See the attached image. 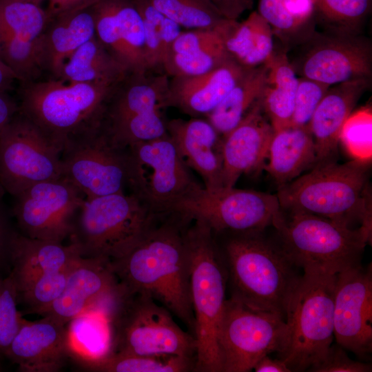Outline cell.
I'll return each mask as SVG.
<instances>
[{"label":"cell","mask_w":372,"mask_h":372,"mask_svg":"<svg viewBox=\"0 0 372 372\" xmlns=\"http://www.w3.org/2000/svg\"><path fill=\"white\" fill-rule=\"evenodd\" d=\"M169 78L152 71L129 72L115 85L101 127L112 145L125 149L167 134L162 110Z\"/></svg>","instance_id":"obj_10"},{"label":"cell","mask_w":372,"mask_h":372,"mask_svg":"<svg viewBox=\"0 0 372 372\" xmlns=\"http://www.w3.org/2000/svg\"><path fill=\"white\" fill-rule=\"evenodd\" d=\"M256 372H291L283 360L267 355L260 358L254 367Z\"/></svg>","instance_id":"obj_49"},{"label":"cell","mask_w":372,"mask_h":372,"mask_svg":"<svg viewBox=\"0 0 372 372\" xmlns=\"http://www.w3.org/2000/svg\"><path fill=\"white\" fill-rule=\"evenodd\" d=\"M48 21L41 4L0 0V60L19 83L41 79L38 48Z\"/></svg>","instance_id":"obj_18"},{"label":"cell","mask_w":372,"mask_h":372,"mask_svg":"<svg viewBox=\"0 0 372 372\" xmlns=\"http://www.w3.org/2000/svg\"><path fill=\"white\" fill-rule=\"evenodd\" d=\"M127 73L94 36L67 60L59 79L69 83L114 85Z\"/></svg>","instance_id":"obj_33"},{"label":"cell","mask_w":372,"mask_h":372,"mask_svg":"<svg viewBox=\"0 0 372 372\" xmlns=\"http://www.w3.org/2000/svg\"><path fill=\"white\" fill-rule=\"evenodd\" d=\"M371 50L367 42L349 36L326 39L305 55L301 73L329 86L345 81L369 79Z\"/></svg>","instance_id":"obj_23"},{"label":"cell","mask_w":372,"mask_h":372,"mask_svg":"<svg viewBox=\"0 0 372 372\" xmlns=\"http://www.w3.org/2000/svg\"><path fill=\"white\" fill-rule=\"evenodd\" d=\"M193 218L179 211L162 213L125 255L110 262L128 292L147 295L162 304L194 336L186 233Z\"/></svg>","instance_id":"obj_1"},{"label":"cell","mask_w":372,"mask_h":372,"mask_svg":"<svg viewBox=\"0 0 372 372\" xmlns=\"http://www.w3.org/2000/svg\"><path fill=\"white\" fill-rule=\"evenodd\" d=\"M18 293L10 275L0 276V358L6 353L18 332L23 318L17 309Z\"/></svg>","instance_id":"obj_40"},{"label":"cell","mask_w":372,"mask_h":372,"mask_svg":"<svg viewBox=\"0 0 372 372\" xmlns=\"http://www.w3.org/2000/svg\"><path fill=\"white\" fill-rule=\"evenodd\" d=\"M181 31L174 41L163 65L169 77L196 76L209 72L231 56L220 26Z\"/></svg>","instance_id":"obj_29"},{"label":"cell","mask_w":372,"mask_h":372,"mask_svg":"<svg viewBox=\"0 0 372 372\" xmlns=\"http://www.w3.org/2000/svg\"><path fill=\"white\" fill-rule=\"evenodd\" d=\"M48 4L45 9L48 19L59 14L88 8L99 0H48Z\"/></svg>","instance_id":"obj_47"},{"label":"cell","mask_w":372,"mask_h":372,"mask_svg":"<svg viewBox=\"0 0 372 372\" xmlns=\"http://www.w3.org/2000/svg\"><path fill=\"white\" fill-rule=\"evenodd\" d=\"M167 132L186 165L201 177L205 189L223 187L222 136L208 120H167Z\"/></svg>","instance_id":"obj_25"},{"label":"cell","mask_w":372,"mask_h":372,"mask_svg":"<svg viewBox=\"0 0 372 372\" xmlns=\"http://www.w3.org/2000/svg\"><path fill=\"white\" fill-rule=\"evenodd\" d=\"M287 333L282 315L227 299L217 332L221 372L251 371L263 356L283 351Z\"/></svg>","instance_id":"obj_12"},{"label":"cell","mask_w":372,"mask_h":372,"mask_svg":"<svg viewBox=\"0 0 372 372\" xmlns=\"http://www.w3.org/2000/svg\"><path fill=\"white\" fill-rule=\"evenodd\" d=\"M105 318L110 334V353L196 358L195 337L175 322L168 309L147 295L130 293L123 288Z\"/></svg>","instance_id":"obj_9"},{"label":"cell","mask_w":372,"mask_h":372,"mask_svg":"<svg viewBox=\"0 0 372 372\" xmlns=\"http://www.w3.org/2000/svg\"><path fill=\"white\" fill-rule=\"evenodd\" d=\"M121 291L110 262L80 256L61 296L40 315L65 325L86 311L103 315Z\"/></svg>","instance_id":"obj_19"},{"label":"cell","mask_w":372,"mask_h":372,"mask_svg":"<svg viewBox=\"0 0 372 372\" xmlns=\"http://www.w3.org/2000/svg\"><path fill=\"white\" fill-rule=\"evenodd\" d=\"M336 276L305 271L290 296L285 314L287 340L278 357L291 371H308L332 344Z\"/></svg>","instance_id":"obj_8"},{"label":"cell","mask_w":372,"mask_h":372,"mask_svg":"<svg viewBox=\"0 0 372 372\" xmlns=\"http://www.w3.org/2000/svg\"><path fill=\"white\" fill-rule=\"evenodd\" d=\"M267 72V62L249 68L221 103L205 116L221 136L233 130L260 99Z\"/></svg>","instance_id":"obj_34"},{"label":"cell","mask_w":372,"mask_h":372,"mask_svg":"<svg viewBox=\"0 0 372 372\" xmlns=\"http://www.w3.org/2000/svg\"><path fill=\"white\" fill-rule=\"evenodd\" d=\"M267 64V82L260 100L275 132L291 125L298 78L285 54L273 53Z\"/></svg>","instance_id":"obj_32"},{"label":"cell","mask_w":372,"mask_h":372,"mask_svg":"<svg viewBox=\"0 0 372 372\" xmlns=\"http://www.w3.org/2000/svg\"><path fill=\"white\" fill-rule=\"evenodd\" d=\"M20 1H30V2L41 4L44 0H20Z\"/></svg>","instance_id":"obj_52"},{"label":"cell","mask_w":372,"mask_h":372,"mask_svg":"<svg viewBox=\"0 0 372 372\" xmlns=\"http://www.w3.org/2000/svg\"><path fill=\"white\" fill-rule=\"evenodd\" d=\"M18 111V103L8 92H0V132Z\"/></svg>","instance_id":"obj_48"},{"label":"cell","mask_w":372,"mask_h":372,"mask_svg":"<svg viewBox=\"0 0 372 372\" xmlns=\"http://www.w3.org/2000/svg\"><path fill=\"white\" fill-rule=\"evenodd\" d=\"M125 149L127 187L155 212L172 211L177 203L203 187L182 160L168 134Z\"/></svg>","instance_id":"obj_11"},{"label":"cell","mask_w":372,"mask_h":372,"mask_svg":"<svg viewBox=\"0 0 372 372\" xmlns=\"http://www.w3.org/2000/svg\"><path fill=\"white\" fill-rule=\"evenodd\" d=\"M336 343L360 359L372 353V271L362 265L336 276L333 297Z\"/></svg>","instance_id":"obj_17"},{"label":"cell","mask_w":372,"mask_h":372,"mask_svg":"<svg viewBox=\"0 0 372 372\" xmlns=\"http://www.w3.org/2000/svg\"><path fill=\"white\" fill-rule=\"evenodd\" d=\"M172 210L204 221L215 233L263 231L282 215L276 195L251 189L203 187Z\"/></svg>","instance_id":"obj_14"},{"label":"cell","mask_w":372,"mask_h":372,"mask_svg":"<svg viewBox=\"0 0 372 372\" xmlns=\"http://www.w3.org/2000/svg\"><path fill=\"white\" fill-rule=\"evenodd\" d=\"M157 213L132 193L84 200L70 236L81 255L107 262L128 252L154 225Z\"/></svg>","instance_id":"obj_7"},{"label":"cell","mask_w":372,"mask_h":372,"mask_svg":"<svg viewBox=\"0 0 372 372\" xmlns=\"http://www.w3.org/2000/svg\"><path fill=\"white\" fill-rule=\"evenodd\" d=\"M258 12L279 32H292L298 27L285 10L284 0H259Z\"/></svg>","instance_id":"obj_44"},{"label":"cell","mask_w":372,"mask_h":372,"mask_svg":"<svg viewBox=\"0 0 372 372\" xmlns=\"http://www.w3.org/2000/svg\"><path fill=\"white\" fill-rule=\"evenodd\" d=\"M262 232H214L223 237L221 242L215 239L225 266L230 298L285 318L301 276L278 244Z\"/></svg>","instance_id":"obj_2"},{"label":"cell","mask_w":372,"mask_h":372,"mask_svg":"<svg viewBox=\"0 0 372 372\" xmlns=\"http://www.w3.org/2000/svg\"><path fill=\"white\" fill-rule=\"evenodd\" d=\"M220 30L229 55L246 68L264 64L274 53L271 27L257 11L242 22L226 20Z\"/></svg>","instance_id":"obj_31"},{"label":"cell","mask_w":372,"mask_h":372,"mask_svg":"<svg viewBox=\"0 0 372 372\" xmlns=\"http://www.w3.org/2000/svg\"><path fill=\"white\" fill-rule=\"evenodd\" d=\"M143 20L146 61L149 71L164 73L163 65L180 26L156 10L147 0H134Z\"/></svg>","instance_id":"obj_36"},{"label":"cell","mask_w":372,"mask_h":372,"mask_svg":"<svg viewBox=\"0 0 372 372\" xmlns=\"http://www.w3.org/2000/svg\"><path fill=\"white\" fill-rule=\"evenodd\" d=\"M117 83L51 79L20 83L19 112L63 150L70 141L101 129L107 101Z\"/></svg>","instance_id":"obj_4"},{"label":"cell","mask_w":372,"mask_h":372,"mask_svg":"<svg viewBox=\"0 0 372 372\" xmlns=\"http://www.w3.org/2000/svg\"><path fill=\"white\" fill-rule=\"evenodd\" d=\"M260 99L233 130L222 136L223 187H234L241 175L262 167L268 158L274 130L263 116Z\"/></svg>","instance_id":"obj_21"},{"label":"cell","mask_w":372,"mask_h":372,"mask_svg":"<svg viewBox=\"0 0 372 372\" xmlns=\"http://www.w3.org/2000/svg\"><path fill=\"white\" fill-rule=\"evenodd\" d=\"M249 69L230 57L202 74L169 77L165 107H175L190 117L206 116Z\"/></svg>","instance_id":"obj_24"},{"label":"cell","mask_w":372,"mask_h":372,"mask_svg":"<svg viewBox=\"0 0 372 372\" xmlns=\"http://www.w3.org/2000/svg\"><path fill=\"white\" fill-rule=\"evenodd\" d=\"M186 242L195 320V371L221 372L217 332L227 300L225 266L214 232L204 221L193 218L187 230Z\"/></svg>","instance_id":"obj_5"},{"label":"cell","mask_w":372,"mask_h":372,"mask_svg":"<svg viewBox=\"0 0 372 372\" xmlns=\"http://www.w3.org/2000/svg\"><path fill=\"white\" fill-rule=\"evenodd\" d=\"M371 0H316V8L329 22L352 26L369 10Z\"/></svg>","instance_id":"obj_42"},{"label":"cell","mask_w":372,"mask_h":372,"mask_svg":"<svg viewBox=\"0 0 372 372\" xmlns=\"http://www.w3.org/2000/svg\"><path fill=\"white\" fill-rule=\"evenodd\" d=\"M316 3V0H284L285 10L298 26L309 19Z\"/></svg>","instance_id":"obj_46"},{"label":"cell","mask_w":372,"mask_h":372,"mask_svg":"<svg viewBox=\"0 0 372 372\" xmlns=\"http://www.w3.org/2000/svg\"><path fill=\"white\" fill-rule=\"evenodd\" d=\"M81 256L74 242L63 245L62 242L32 238L12 231L8 256L12 265L10 275L18 294L37 278L62 268Z\"/></svg>","instance_id":"obj_28"},{"label":"cell","mask_w":372,"mask_h":372,"mask_svg":"<svg viewBox=\"0 0 372 372\" xmlns=\"http://www.w3.org/2000/svg\"><path fill=\"white\" fill-rule=\"evenodd\" d=\"M5 357L19 371H58L70 357L65 325L47 316L37 321L23 318Z\"/></svg>","instance_id":"obj_22"},{"label":"cell","mask_w":372,"mask_h":372,"mask_svg":"<svg viewBox=\"0 0 372 372\" xmlns=\"http://www.w3.org/2000/svg\"><path fill=\"white\" fill-rule=\"evenodd\" d=\"M283 211L274 223L285 254L303 271L337 275L361 265L371 234L316 215Z\"/></svg>","instance_id":"obj_6"},{"label":"cell","mask_w":372,"mask_h":372,"mask_svg":"<svg viewBox=\"0 0 372 372\" xmlns=\"http://www.w3.org/2000/svg\"><path fill=\"white\" fill-rule=\"evenodd\" d=\"M372 115L369 107L351 113L340 136L347 152L353 159L369 162L371 157Z\"/></svg>","instance_id":"obj_39"},{"label":"cell","mask_w":372,"mask_h":372,"mask_svg":"<svg viewBox=\"0 0 372 372\" xmlns=\"http://www.w3.org/2000/svg\"><path fill=\"white\" fill-rule=\"evenodd\" d=\"M369 162L334 160L316 165L309 173L278 187L276 194L284 211L323 217L351 228L360 224L371 234Z\"/></svg>","instance_id":"obj_3"},{"label":"cell","mask_w":372,"mask_h":372,"mask_svg":"<svg viewBox=\"0 0 372 372\" xmlns=\"http://www.w3.org/2000/svg\"><path fill=\"white\" fill-rule=\"evenodd\" d=\"M79 257L62 268L37 278L18 294V301L25 304L29 313L40 315L61 296Z\"/></svg>","instance_id":"obj_38"},{"label":"cell","mask_w":372,"mask_h":372,"mask_svg":"<svg viewBox=\"0 0 372 372\" xmlns=\"http://www.w3.org/2000/svg\"><path fill=\"white\" fill-rule=\"evenodd\" d=\"M369 363L353 360L345 349L338 345L331 344L322 360L308 371L312 372H371Z\"/></svg>","instance_id":"obj_43"},{"label":"cell","mask_w":372,"mask_h":372,"mask_svg":"<svg viewBox=\"0 0 372 372\" xmlns=\"http://www.w3.org/2000/svg\"><path fill=\"white\" fill-rule=\"evenodd\" d=\"M11 232L8 228L6 215L0 205V262L6 256H8V242Z\"/></svg>","instance_id":"obj_50"},{"label":"cell","mask_w":372,"mask_h":372,"mask_svg":"<svg viewBox=\"0 0 372 372\" xmlns=\"http://www.w3.org/2000/svg\"><path fill=\"white\" fill-rule=\"evenodd\" d=\"M81 365L90 371L101 372H188L195 371L196 358L170 354L112 353Z\"/></svg>","instance_id":"obj_35"},{"label":"cell","mask_w":372,"mask_h":372,"mask_svg":"<svg viewBox=\"0 0 372 372\" xmlns=\"http://www.w3.org/2000/svg\"><path fill=\"white\" fill-rule=\"evenodd\" d=\"M15 198L12 213L22 234L62 242L74 229L84 195L64 177L36 183Z\"/></svg>","instance_id":"obj_16"},{"label":"cell","mask_w":372,"mask_h":372,"mask_svg":"<svg viewBox=\"0 0 372 372\" xmlns=\"http://www.w3.org/2000/svg\"><path fill=\"white\" fill-rule=\"evenodd\" d=\"M220 15L227 20L237 21L245 11L250 10L254 0H207Z\"/></svg>","instance_id":"obj_45"},{"label":"cell","mask_w":372,"mask_h":372,"mask_svg":"<svg viewBox=\"0 0 372 372\" xmlns=\"http://www.w3.org/2000/svg\"><path fill=\"white\" fill-rule=\"evenodd\" d=\"M61 149L19 111L0 132V186L15 196L29 187L63 177Z\"/></svg>","instance_id":"obj_13"},{"label":"cell","mask_w":372,"mask_h":372,"mask_svg":"<svg viewBox=\"0 0 372 372\" xmlns=\"http://www.w3.org/2000/svg\"><path fill=\"white\" fill-rule=\"evenodd\" d=\"M329 87L306 77L298 78L290 126L309 127L316 107Z\"/></svg>","instance_id":"obj_41"},{"label":"cell","mask_w":372,"mask_h":372,"mask_svg":"<svg viewBox=\"0 0 372 372\" xmlns=\"http://www.w3.org/2000/svg\"><path fill=\"white\" fill-rule=\"evenodd\" d=\"M369 80L358 79L330 86L318 104L309 125L316 151L315 165L334 160L342 128Z\"/></svg>","instance_id":"obj_26"},{"label":"cell","mask_w":372,"mask_h":372,"mask_svg":"<svg viewBox=\"0 0 372 372\" xmlns=\"http://www.w3.org/2000/svg\"><path fill=\"white\" fill-rule=\"evenodd\" d=\"M265 169L279 187L316 164V151L309 127L288 126L275 131Z\"/></svg>","instance_id":"obj_30"},{"label":"cell","mask_w":372,"mask_h":372,"mask_svg":"<svg viewBox=\"0 0 372 372\" xmlns=\"http://www.w3.org/2000/svg\"><path fill=\"white\" fill-rule=\"evenodd\" d=\"M95 36L91 6L48 19L38 48V62L47 79H59L67 60Z\"/></svg>","instance_id":"obj_27"},{"label":"cell","mask_w":372,"mask_h":372,"mask_svg":"<svg viewBox=\"0 0 372 372\" xmlns=\"http://www.w3.org/2000/svg\"><path fill=\"white\" fill-rule=\"evenodd\" d=\"M61 161L63 177L85 199L125 192L127 187L126 149L114 146L101 129L68 142Z\"/></svg>","instance_id":"obj_15"},{"label":"cell","mask_w":372,"mask_h":372,"mask_svg":"<svg viewBox=\"0 0 372 372\" xmlns=\"http://www.w3.org/2000/svg\"><path fill=\"white\" fill-rule=\"evenodd\" d=\"M156 10L189 29H214L227 19L207 0H147Z\"/></svg>","instance_id":"obj_37"},{"label":"cell","mask_w":372,"mask_h":372,"mask_svg":"<svg viewBox=\"0 0 372 372\" xmlns=\"http://www.w3.org/2000/svg\"><path fill=\"white\" fill-rule=\"evenodd\" d=\"M95 37L128 72L149 71L143 20L134 0H99L91 6Z\"/></svg>","instance_id":"obj_20"},{"label":"cell","mask_w":372,"mask_h":372,"mask_svg":"<svg viewBox=\"0 0 372 372\" xmlns=\"http://www.w3.org/2000/svg\"><path fill=\"white\" fill-rule=\"evenodd\" d=\"M16 81L15 74L0 60V92H8Z\"/></svg>","instance_id":"obj_51"}]
</instances>
